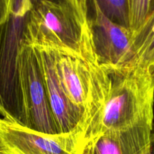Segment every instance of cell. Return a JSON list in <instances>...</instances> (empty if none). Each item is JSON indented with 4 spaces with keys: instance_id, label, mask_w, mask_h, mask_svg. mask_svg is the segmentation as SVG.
<instances>
[{
    "instance_id": "cell-1",
    "label": "cell",
    "mask_w": 154,
    "mask_h": 154,
    "mask_svg": "<svg viewBox=\"0 0 154 154\" xmlns=\"http://www.w3.org/2000/svg\"><path fill=\"white\" fill-rule=\"evenodd\" d=\"M111 75L112 88L97 128L78 151L108 131L153 125V72L148 69L132 67Z\"/></svg>"
},
{
    "instance_id": "cell-2",
    "label": "cell",
    "mask_w": 154,
    "mask_h": 154,
    "mask_svg": "<svg viewBox=\"0 0 154 154\" xmlns=\"http://www.w3.org/2000/svg\"><path fill=\"white\" fill-rule=\"evenodd\" d=\"M82 26L67 0H40L27 14L23 38L36 48L76 51Z\"/></svg>"
},
{
    "instance_id": "cell-3",
    "label": "cell",
    "mask_w": 154,
    "mask_h": 154,
    "mask_svg": "<svg viewBox=\"0 0 154 154\" xmlns=\"http://www.w3.org/2000/svg\"><path fill=\"white\" fill-rule=\"evenodd\" d=\"M19 72L23 125L44 134H59L48 101L37 51L24 38L19 50Z\"/></svg>"
},
{
    "instance_id": "cell-4",
    "label": "cell",
    "mask_w": 154,
    "mask_h": 154,
    "mask_svg": "<svg viewBox=\"0 0 154 154\" xmlns=\"http://www.w3.org/2000/svg\"><path fill=\"white\" fill-rule=\"evenodd\" d=\"M73 132L48 134L0 118V152L5 154H77Z\"/></svg>"
},
{
    "instance_id": "cell-5",
    "label": "cell",
    "mask_w": 154,
    "mask_h": 154,
    "mask_svg": "<svg viewBox=\"0 0 154 154\" xmlns=\"http://www.w3.org/2000/svg\"><path fill=\"white\" fill-rule=\"evenodd\" d=\"M94 18L90 19L95 50L102 66L115 73L124 69L131 56L132 33L107 18L93 0Z\"/></svg>"
},
{
    "instance_id": "cell-6",
    "label": "cell",
    "mask_w": 154,
    "mask_h": 154,
    "mask_svg": "<svg viewBox=\"0 0 154 154\" xmlns=\"http://www.w3.org/2000/svg\"><path fill=\"white\" fill-rule=\"evenodd\" d=\"M50 107L59 134L74 132L81 120V113L66 95L55 66L51 50L36 48Z\"/></svg>"
},
{
    "instance_id": "cell-7",
    "label": "cell",
    "mask_w": 154,
    "mask_h": 154,
    "mask_svg": "<svg viewBox=\"0 0 154 154\" xmlns=\"http://www.w3.org/2000/svg\"><path fill=\"white\" fill-rule=\"evenodd\" d=\"M153 125L111 130L83 146L77 154H144L151 143Z\"/></svg>"
},
{
    "instance_id": "cell-8",
    "label": "cell",
    "mask_w": 154,
    "mask_h": 154,
    "mask_svg": "<svg viewBox=\"0 0 154 154\" xmlns=\"http://www.w3.org/2000/svg\"><path fill=\"white\" fill-rule=\"evenodd\" d=\"M141 67L154 72V8L146 21L132 34L131 56L124 69Z\"/></svg>"
},
{
    "instance_id": "cell-9",
    "label": "cell",
    "mask_w": 154,
    "mask_h": 154,
    "mask_svg": "<svg viewBox=\"0 0 154 154\" xmlns=\"http://www.w3.org/2000/svg\"><path fill=\"white\" fill-rule=\"evenodd\" d=\"M104 14L113 22L129 28V0H95Z\"/></svg>"
},
{
    "instance_id": "cell-10",
    "label": "cell",
    "mask_w": 154,
    "mask_h": 154,
    "mask_svg": "<svg viewBox=\"0 0 154 154\" xmlns=\"http://www.w3.org/2000/svg\"><path fill=\"white\" fill-rule=\"evenodd\" d=\"M154 8V0H129V30L132 34L142 26Z\"/></svg>"
},
{
    "instance_id": "cell-11",
    "label": "cell",
    "mask_w": 154,
    "mask_h": 154,
    "mask_svg": "<svg viewBox=\"0 0 154 154\" xmlns=\"http://www.w3.org/2000/svg\"><path fill=\"white\" fill-rule=\"evenodd\" d=\"M73 9L75 15L82 25H84L90 18H88V0H67Z\"/></svg>"
},
{
    "instance_id": "cell-12",
    "label": "cell",
    "mask_w": 154,
    "mask_h": 154,
    "mask_svg": "<svg viewBox=\"0 0 154 154\" xmlns=\"http://www.w3.org/2000/svg\"><path fill=\"white\" fill-rule=\"evenodd\" d=\"M32 0H11L10 14L25 17L33 8Z\"/></svg>"
},
{
    "instance_id": "cell-13",
    "label": "cell",
    "mask_w": 154,
    "mask_h": 154,
    "mask_svg": "<svg viewBox=\"0 0 154 154\" xmlns=\"http://www.w3.org/2000/svg\"><path fill=\"white\" fill-rule=\"evenodd\" d=\"M11 0H0V25L7 21L10 14Z\"/></svg>"
},
{
    "instance_id": "cell-14",
    "label": "cell",
    "mask_w": 154,
    "mask_h": 154,
    "mask_svg": "<svg viewBox=\"0 0 154 154\" xmlns=\"http://www.w3.org/2000/svg\"><path fill=\"white\" fill-rule=\"evenodd\" d=\"M144 154H154V129L153 131V134H152L151 143H150V147Z\"/></svg>"
},
{
    "instance_id": "cell-15",
    "label": "cell",
    "mask_w": 154,
    "mask_h": 154,
    "mask_svg": "<svg viewBox=\"0 0 154 154\" xmlns=\"http://www.w3.org/2000/svg\"><path fill=\"white\" fill-rule=\"evenodd\" d=\"M0 154H5V153H2V152H0Z\"/></svg>"
},
{
    "instance_id": "cell-16",
    "label": "cell",
    "mask_w": 154,
    "mask_h": 154,
    "mask_svg": "<svg viewBox=\"0 0 154 154\" xmlns=\"http://www.w3.org/2000/svg\"><path fill=\"white\" fill-rule=\"evenodd\" d=\"M153 76H154V72H153Z\"/></svg>"
}]
</instances>
